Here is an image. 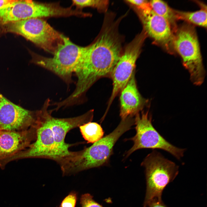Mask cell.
<instances>
[{
    "mask_svg": "<svg viewBox=\"0 0 207 207\" xmlns=\"http://www.w3.org/2000/svg\"><path fill=\"white\" fill-rule=\"evenodd\" d=\"M80 204L81 207H103L95 202L93 199V196L89 193L81 195L80 199Z\"/></svg>",
    "mask_w": 207,
    "mask_h": 207,
    "instance_id": "cell-20",
    "label": "cell"
},
{
    "mask_svg": "<svg viewBox=\"0 0 207 207\" xmlns=\"http://www.w3.org/2000/svg\"><path fill=\"white\" fill-rule=\"evenodd\" d=\"M134 120L128 118L122 120L111 133L88 147L73 152L59 163L63 176L69 175L91 168L106 165L113 153L114 146L119 138L131 129Z\"/></svg>",
    "mask_w": 207,
    "mask_h": 207,
    "instance_id": "cell-2",
    "label": "cell"
},
{
    "mask_svg": "<svg viewBox=\"0 0 207 207\" xmlns=\"http://www.w3.org/2000/svg\"><path fill=\"white\" fill-rule=\"evenodd\" d=\"M0 26L1 32L20 35L53 54L58 45L63 41V35L39 18L28 19Z\"/></svg>",
    "mask_w": 207,
    "mask_h": 207,
    "instance_id": "cell-5",
    "label": "cell"
},
{
    "mask_svg": "<svg viewBox=\"0 0 207 207\" xmlns=\"http://www.w3.org/2000/svg\"><path fill=\"white\" fill-rule=\"evenodd\" d=\"M135 71L120 92V116L122 120L139 113L146 106L148 101L142 97L137 87Z\"/></svg>",
    "mask_w": 207,
    "mask_h": 207,
    "instance_id": "cell-15",
    "label": "cell"
},
{
    "mask_svg": "<svg viewBox=\"0 0 207 207\" xmlns=\"http://www.w3.org/2000/svg\"><path fill=\"white\" fill-rule=\"evenodd\" d=\"M126 1L136 7L140 11H146L151 9L150 2L145 0H130Z\"/></svg>",
    "mask_w": 207,
    "mask_h": 207,
    "instance_id": "cell-22",
    "label": "cell"
},
{
    "mask_svg": "<svg viewBox=\"0 0 207 207\" xmlns=\"http://www.w3.org/2000/svg\"><path fill=\"white\" fill-rule=\"evenodd\" d=\"M77 200V193L72 191L63 200L60 207H75Z\"/></svg>",
    "mask_w": 207,
    "mask_h": 207,
    "instance_id": "cell-21",
    "label": "cell"
},
{
    "mask_svg": "<svg viewBox=\"0 0 207 207\" xmlns=\"http://www.w3.org/2000/svg\"><path fill=\"white\" fill-rule=\"evenodd\" d=\"M148 207H167L162 202V201H153L148 205Z\"/></svg>",
    "mask_w": 207,
    "mask_h": 207,
    "instance_id": "cell-23",
    "label": "cell"
},
{
    "mask_svg": "<svg viewBox=\"0 0 207 207\" xmlns=\"http://www.w3.org/2000/svg\"><path fill=\"white\" fill-rule=\"evenodd\" d=\"M50 100L47 99L39 110L37 122L35 125L36 137L34 142L28 147L7 160L26 158H40L50 159L56 162L58 158L53 132L49 121L51 112L48 108Z\"/></svg>",
    "mask_w": 207,
    "mask_h": 207,
    "instance_id": "cell-8",
    "label": "cell"
},
{
    "mask_svg": "<svg viewBox=\"0 0 207 207\" xmlns=\"http://www.w3.org/2000/svg\"><path fill=\"white\" fill-rule=\"evenodd\" d=\"M93 116V110L89 111L78 116L67 118H56L50 115L49 121L58 158L57 162L70 155L73 152L69 150L72 145L66 143L65 141L67 134L72 129L91 122Z\"/></svg>",
    "mask_w": 207,
    "mask_h": 207,
    "instance_id": "cell-12",
    "label": "cell"
},
{
    "mask_svg": "<svg viewBox=\"0 0 207 207\" xmlns=\"http://www.w3.org/2000/svg\"><path fill=\"white\" fill-rule=\"evenodd\" d=\"M200 9L195 12H185L174 10L177 20L185 21L195 25L206 28L207 6L204 4L198 2Z\"/></svg>",
    "mask_w": 207,
    "mask_h": 207,
    "instance_id": "cell-16",
    "label": "cell"
},
{
    "mask_svg": "<svg viewBox=\"0 0 207 207\" xmlns=\"http://www.w3.org/2000/svg\"><path fill=\"white\" fill-rule=\"evenodd\" d=\"M150 3L153 11L167 21L174 33L178 28L174 9L171 8L167 3L162 1L151 0Z\"/></svg>",
    "mask_w": 207,
    "mask_h": 207,
    "instance_id": "cell-17",
    "label": "cell"
},
{
    "mask_svg": "<svg viewBox=\"0 0 207 207\" xmlns=\"http://www.w3.org/2000/svg\"><path fill=\"white\" fill-rule=\"evenodd\" d=\"M36 137L35 127L20 131L0 130V162H5L28 147Z\"/></svg>",
    "mask_w": 207,
    "mask_h": 207,
    "instance_id": "cell-14",
    "label": "cell"
},
{
    "mask_svg": "<svg viewBox=\"0 0 207 207\" xmlns=\"http://www.w3.org/2000/svg\"><path fill=\"white\" fill-rule=\"evenodd\" d=\"M38 113L15 104L0 92V130H27L36 125Z\"/></svg>",
    "mask_w": 207,
    "mask_h": 207,
    "instance_id": "cell-11",
    "label": "cell"
},
{
    "mask_svg": "<svg viewBox=\"0 0 207 207\" xmlns=\"http://www.w3.org/2000/svg\"><path fill=\"white\" fill-rule=\"evenodd\" d=\"M173 47L174 51L181 56L192 82L196 85H201L204 80L206 73L194 27L189 23L178 27L174 33Z\"/></svg>",
    "mask_w": 207,
    "mask_h": 207,
    "instance_id": "cell-4",
    "label": "cell"
},
{
    "mask_svg": "<svg viewBox=\"0 0 207 207\" xmlns=\"http://www.w3.org/2000/svg\"><path fill=\"white\" fill-rule=\"evenodd\" d=\"M79 128L83 137L88 143H93L103 137L104 131L101 125L97 123L90 122Z\"/></svg>",
    "mask_w": 207,
    "mask_h": 207,
    "instance_id": "cell-18",
    "label": "cell"
},
{
    "mask_svg": "<svg viewBox=\"0 0 207 207\" xmlns=\"http://www.w3.org/2000/svg\"><path fill=\"white\" fill-rule=\"evenodd\" d=\"M143 30L154 42L168 52L174 53V32L168 23L164 18L154 13L152 9L139 11Z\"/></svg>",
    "mask_w": 207,
    "mask_h": 207,
    "instance_id": "cell-13",
    "label": "cell"
},
{
    "mask_svg": "<svg viewBox=\"0 0 207 207\" xmlns=\"http://www.w3.org/2000/svg\"><path fill=\"white\" fill-rule=\"evenodd\" d=\"M15 0H0V9L4 7L13 2Z\"/></svg>",
    "mask_w": 207,
    "mask_h": 207,
    "instance_id": "cell-24",
    "label": "cell"
},
{
    "mask_svg": "<svg viewBox=\"0 0 207 207\" xmlns=\"http://www.w3.org/2000/svg\"><path fill=\"white\" fill-rule=\"evenodd\" d=\"M147 36L143 30L136 36L126 47L114 68L110 76L113 88L107 110L117 95L126 85L135 71L136 61Z\"/></svg>",
    "mask_w": 207,
    "mask_h": 207,
    "instance_id": "cell-9",
    "label": "cell"
},
{
    "mask_svg": "<svg viewBox=\"0 0 207 207\" xmlns=\"http://www.w3.org/2000/svg\"><path fill=\"white\" fill-rule=\"evenodd\" d=\"M60 13V7L56 3L15 0L0 9V26L31 18L58 17Z\"/></svg>",
    "mask_w": 207,
    "mask_h": 207,
    "instance_id": "cell-10",
    "label": "cell"
},
{
    "mask_svg": "<svg viewBox=\"0 0 207 207\" xmlns=\"http://www.w3.org/2000/svg\"><path fill=\"white\" fill-rule=\"evenodd\" d=\"M134 124L136 133L128 139L133 143V146L126 154L127 157L135 151L139 149H160L169 152L180 160L184 156L185 150L177 147L165 139L153 126L152 117L149 111H142L141 114L135 116Z\"/></svg>",
    "mask_w": 207,
    "mask_h": 207,
    "instance_id": "cell-7",
    "label": "cell"
},
{
    "mask_svg": "<svg viewBox=\"0 0 207 207\" xmlns=\"http://www.w3.org/2000/svg\"><path fill=\"white\" fill-rule=\"evenodd\" d=\"M141 165L145 168L146 181L143 207H147L153 201H162L163 191L177 175L179 166L156 150L145 157Z\"/></svg>",
    "mask_w": 207,
    "mask_h": 207,
    "instance_id": "cell-3",
    "label": "cell"
},
{
    "mask_svg": "<svg viewBox=\"0 0 207 207\" xmlns=\"http://www.w3.org/2000/svg\"><path fill=\"white\" fill-rule=\"evenodd\" d=\"M84 48L75 44L63 35V41L58 45L52 57L34 54L32 62L52 72L69 84Z\"/></svg>",
    "mask_w": 207,
    "mask_h": 207,
    "instance_id": "cell-6",
    "label": "cell"
},
{
    "mask_svg": "<svg viewBox=\"0 0 207 207\" xmlns=\"http://www.w3.org/2000/svg\"><path fill=\"white\" fill-rule=\"evenodd\" d=\"M113 23L104 26L93 43L85 47L74 72L77 78L74 95L81 97L100 78L110 76L122 54V42Z\"/></svg>",
    "mask_w": 207,
    "mask_h": 207,
    "instance_id": "cell-1",
    "label": "cell"
},
{
    "mask_svg": "<svg viewBox=\"0 0 207 207\" xmlns=\"http://www.w3.org/2000/svg\"><path fill=\"white\" fill-rule=\"evenodd\" d=\"M72 3L79 7H93L102 10L106 9L108 3V1L101 0H74Z\"/></svg>",
    "mask_w": 207,
    "mask_h": 207,
    "instance_id": "cell-19",
    "label": "cell"
}]
</instances>
